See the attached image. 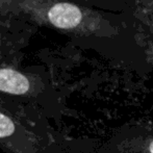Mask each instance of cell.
<instances>
[{
    "label": "cell",
    "mask_w": 153,
    "mask_h": 153,
    "mask_svg": "<svg viewBox=\"0 0 153 153\" xmlns=\"http://www.w3.org/2000/svg\"><path fill=\"white\" fill-rule=\"evenodd\" d=\"M150 152L153 153V142L151 143V145H150Z\"/></svg>",
    "instance_id": "obj_4"
},
{
    "label": "cell",
    "mask_w": 153,
    "mask_h": 153,
    "mask_svg": "<svg viewBox=\"0 0 153 153\" xmlns=\"http://www.w3.org/2000/svg\"><path fill=\"white\" fill-rule=\"evenodd\" d=\"M15 131V125L8 117L0 113V137H6Z\"/></svg>",
    "instance_id": "obj_3"
},
{
    "label": "cell",
    "mask_w": 153,
    "mask_h": 153,
    "mask_svg": "<svg viewBox=\"0 0 153 153\" xmlns=\"http://www.w3.org/2000/svg\"><path fill=\"white\" fill-rule=\"evenodd\" d=\"M28 89L29 82L24 75L10 69L0 70V91L22 95L28 91Z\"/></svg>",
    "instance_id": "obj_2"
},
{
    "label": "cell",
    "mask_w": 153,
    "mask_h": 153,
    "mask_svg": "<svg viewBox=\"0 0 153 153\" xmlns=\"http://www.w3.org/2000/svg\"><path fill=\"white\" fill-rule=\"evenodd\" d=\"M50 22L59 28H73L80 23L82 15L76 5L70 3H57L48 13Z\"/></svg>",
    "instance_id": "obj_1"
}]
</instances>
